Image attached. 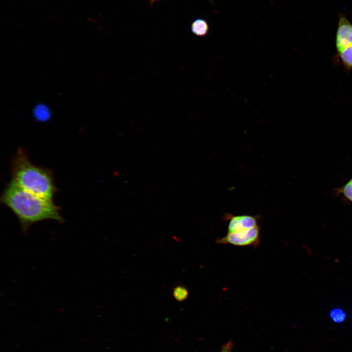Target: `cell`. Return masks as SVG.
I'll return each instance as SVG.
<instances>
[{
  "instance_id": "4",
  "label": "cell",
  "mask_w": 352,
  "mask_h": 352,
  "mask_svg": "<svg viewBox=\"0 0 352 352\" xmlns=\"http://www.w3.org/2000/svg\"><path fill=\"white\" fill-rule=\"evenodd\" d=\"M352 46V23L342 14L339 16L335 38L336 56Z\"/></svg>"
},
{
  "instance_id": "10",
  "label": "cell",
  "mask_w": 352,
  "mask_h": 352,
  "mask_svg": "<svg viewBox=\"0 0 352 352\" xmlns=\"http://www.w3.org/2000/svg\"><path fill=\"white\" fill-rule=\"evenodd\" d=\"M188 295V291L186 288L183 286H177L173 291V296L175 298L179 301L185 300Z\"/></svg>"
},
{
  "instance_id": "5",
  "label": "cell",
  "mask_w": 352,
  "mask_h": 352,
  "mask_svg": "<svg viewBox=\"0 0 352 352\" xmlns=\"http://www.w3.org/2000/svg\"><path fill=\"white\" fill-rule=\"evenodd\" d=\"M224 219L229 221L228 233H235L249 229L258 225L257 219L250 215H225Z\"/></svg>"
},
{
  "instance_id": "6",
  "label": "cell",
  "mask_w": 352,
  "mask_h": 352,
  "mask_svg": "<svg viewBox=\"0 0 352 352\" xmlns=\"http://www.w3.org/2000/svg\"><path fill=\"white\" fill-rule=\"evenodd\" d=\"M191 30L198 36H204L208 33L209 25L206 20L200 18L198 19L192 23Z\"/></svg>"
},
{
  "instance_id": "3",
  "label": "cell",
  "mask_w": 352,
  "mask_h": 352,
  "mask_svg": "<svg viewBox=\"0 0 352 352\" xmlns=\"http://www.w3.org/2000/svg\"><path fill=\"white\" fill-rule=\"evenodd\" d=\"M260 229L258 225L248 230L235 233H227L216 242L219 244H231L239 246H258L260 242Z\"/></svg>"
},
{
  "instance_id": "11",
  "label": "cell",
  "mask_w": 352,
  "mask_h": 352,
  "mask_svg": "<svg viewBox=\"0 0 352 352\" xmlns=\"http://www.w3.org/2000/svg\"><path fill=\"white\" fill-rule=\"evenodd\" d=\"M330 316L332 319L336 322H341L343 321L345 317L344 312L341 309H335L331 311Z\"/></svg>"
},
{
  "instance_id": "7",
  "label": "cell",
  "mask_w": 352,
  "mask_h": 352,
  "mask_svg": "<svg viewBox=\"0 0 352 352\" xmlns=\"http://www.w3.org/2000/svg\"><path fill=\"white\" fill-rule=\"evenodd\" d=\"M339 58L345 70H352V46L347 48L336 56V59Z\"/></svg>"
},
{
  "instance_id": "1",
  "label": "cell",
  "mask_w": 352,
  "mask_h": 352,
  "mask_svg": "<svg viewBox=\"0 0 352 352\" xmlns=\"http://www.w3.org/2000/svg\"><path fill=\"white\" fill-rule=\"evenodd\" d=\"M1 200L16 215L23 232L33 224L42 220L63 221L59 208L51 199L29 193L12 181L5 189Z\"/></svg>"
},
{
  "instance_id": "13",
  "label": "cell",
  "mask_w": 352,
  "mask_h": 352,
  "mask_svg": "<svg viewBox=\"0 0 352 352\" xmlns=\"http://www.w3.org/2000/svg\"><path fill=\"white\" fill-rule=\"evenodd\" d=\"M152 0V1H156V0Z\"/></svg>"
},
{
  "instance_id": "2",
  "label": "cell",
  "mask_w": 352,
  "mask_h": 352,
  "mask_svg": "<svg viewBox=\"0 0 352 352\" xmlns=\"http://www.w3.org/2000/svg\"><path fill=\"white\" fill-rule=\"evenodd\" d=\"M12 182L40 197L51 199L56 191L51 172L33 164L22 149L12 161Z\"/></svg>"
},
{
  "instance_id": "12",
  "label": "cell",
  "mask_w": 352,
  "mask_h": 352,
  "mask_svg": "<svg viewBox=\"0 0 352 352\" xmlns=\"http://www.w3.org/2000/svg\"><path fill=\"white\" fill-rule=\"evenodd\" d=\"M233 347V343L232 341H229L223 345L221 350L219 352H232Z\"/></svg>"
},
{
  "instance_id": "9",
  "label": "cell",
  "mask_w": 352,
  "mask_h": 352,
  "mask_svg": "<svg viewBox=\"0 0 352 352\" xmlns=\"http://www.w3.org/2000/svg\"><path fill=\"white\" fill-rule=\"evenodd\" d=\"M35 116L39 120L47 119L49 112L47 108L44 106H39L35 108L34 110Z\"/></svg>"
},
{
  "instance_id": "8",
  "label": "cell",
  "mask_w": 352,
  "mask_h": 352,
  "mask_svg": "<svg viewBox=\"0 0 352 352\" xmlns=\"http://www.w3.org/2000/svg\"><path fill=\"white\" fill-rule=\"evenodd\" d=\"M336 192L342 195L345 199L352 202V178L344 186L335 189Z\"/></svg>"
}]
</instances>
